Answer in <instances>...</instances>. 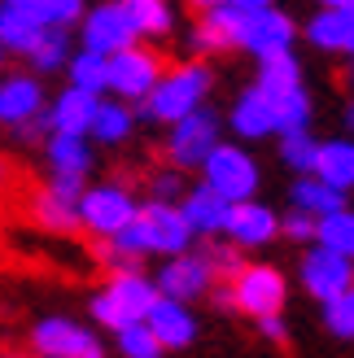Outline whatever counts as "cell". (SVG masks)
I'll list each match as a JSON object with an SVG mask.
<instances>
[{"label": "cell", "instance_id": "6da1fadb", "mask_svg": "<svg viewBox=\"0 0 354 358\" xmlns=\"http://www.w3.org/2000/svg\"><path fill=\"white\" fill-rule=\"evenodd\" d=\"M210 87H215V70H210L206 62H184V66H167L162 79H157L149 87V96L140 101V114H145L149 122H171L184 118L192 110H201Z\"/></svg>", "mask_w": 354, "mask_h": 358}, {"label": "cell", "instance_id": "7a4b0ae2", "mask_svg": "<svg viewBox=\"0 0 354 358\" xmlns=\"http://www.w3.org/2000/svg\"><path fill=\"white\" fill-rule=\"evenodd\" d=\"M153 280L145 271H110V280L101 284V289L92 293V301H87V310H92V319L101 328H127L136 324V319H145V310L153 306Z\"/></svg>", "mask_w": 354, "mask_h": 358}, {"label": "cell", "instance_id": "3957f363", "mask_svg": "<svg viewBox=\"0 0 354 358\" xmlns=\"http://www.w3.org/2000/svg\"><path fill=\"white\" fill-rule=\"evenodd\" d=\"M167 70V57L157 48H145V44H127L105 57V92H114L118 101H145L149 87L162 79Z\"/></svg>", "mask_w": 354, "mask_h": 358}, {"label": "cell", "instance_id": "277c9868", "mask_svg": "<svg viewBox=\"0 0 354 358\" xmlns=\"http://www.w3.org/2000/svg\"><path fill=\"white\" fill-rule=\"evenodd\" d=\"M227 293H232V310L262 319V315H285L289 284H285V271L271 266V262H245L241 271L227 280Z\"/></svg>", "mask_w": 354, "mask_h": 358}, {"label": "cell", "instance_id": "5b68a950", "mask_svg": "<svg viewBox=\"0 0 354 358\" xmlns=\"http://www.w3.org/2000/svg\"><path fill=\"white\" fill-rule=\"evenodd\" d=\"M201 184H210L223 201H250V196L258 192V184H262V171H258V162H254V153H245L241 145H219L210 149L206 157H201Z\"/></svg>", "mask_w": 354, "mask_h": 358}, {"label": "cell", "instance_id": "8992f818", "mask_svg": "<svg viewBox=\"0 0 354 358\" xmlns=\"http://www.w3.org/2000/svg\"><path fill=\"white\" fill-rule=\"evenodd\" d=\"M136 196L127 184H118V179H105V184H92L79 192V227L92 231L97 241L114 236L118 227H127L136 219Z\"/></svg>", "mask_w": 354, "mask_h": 358}, {"label": "cell", "instance_id": "52a82bcc", "mask_svg": "<svg viewBox=\"0 0 354 358\" xmlns=\"http://www.w3.org/2000/svg\"><path fill=\"white\" fill-rule=\"evenodd\" d=\"M219 131H223V122H219L215 110H206V105L184 114V118H175L171 131H167V145H162L167 166H175V171L201 166V157L219 145Z\"/></svg>", "mask_w": 354, "mask_h": 358}, {"label": "cell", "instance_id": "ba28073f", "mask_svg": "<svg viewBox=\"0 0 354 358\" xmlns=\"http://www.w3.org/2000/svg\"><path fill=\"white\" fill-rule=\"evenodd\" d=\"M136 227L145 236V249L149 254H162V258H175V254H188L192 249V227L180 214V201H149L136 206Z\"/></svg>", "mask_w": 354, "mask_h": 358}, {"label": "cell", "instance_id": "9c48e42d", "mask_svg": "<svg viewBox=\"0 0 354 358\" xmlns=\"http://www.w3.org/2000/svg\"><path fill=\"white\" fill-rule=\"evenodd\" d=\"M31 345L40 358H105V345L92 328L75 324L66 315H48L31 328Z\"/></svg>", "mask_w": 354, "mask_h": 358}, {"label": "cell", "instance_id": "30bf717a", "mask_svg": "<svg viewBox=\"0 0 354 358\" xmlns=\"http://www.w3.org/2000/svg\"><path fill=\"white\" fill-rule=\"evenodd\" d=\"M297 280H302V289L324 306V301L341 297L354 284V258H341V254H332L324 245H306L302 266H297Z\"/></svg>", "mask_w": 354, "mask_h": 358}, {"label": "cell", "instance_id": "8fae6325", "mask_svg": "<svg viewBox=\"0 0 354 358\" xmlns=\"http://www.w3.org/2000/svg\"><path fill=\"white\" fill-rule=\"evenodd\" d=\"M293 17L280 13V9H241V22H236V48L241 52H254V57H262V52H276V48H289L293 44Z\"/></svg>", "mask_w": 354, "mask_h": 358}, {"label": "cell", "instance_id": "7c38bea8", "mask_svg": "<svg viewBox=\"0 0 354 358\" xmlns=\"http://www.w3.org/2000/svg\"><path fill=\"white\" fill-rule=\"evenodd\" d=\"M153 289L162 293V297H175V301H197V297H210L215 275H210V266L201 262L197 249H188V254H175V258L162 262Z\"/></svg>", "mask_w": 354, "mask_h": 358}, {"label": "cell", "instance_id": "4fadbf2b", "mask_svg": "<svg viewBox=\"0 0 354 358\" xmlns=\"http://www.w3.org/2000/svg\"><path fill=\"white\" fill-rule=\"evenodd\" d=\"M223 236L232 241L241 254H250V249H267L271 241H280V214L271 206H262V201H236L232 214H227V227H223Z\"/></svg>", "mask_w": 354, "mask_h": 358}, {"label": "cell", "instance_id": "5bb4252c", "mask_svg": "<svg viewBox=\"0 0 354 358\" xmlns=\"http://www.w3.org/2000/svg\"><path fill=\"white\" fill-rule=\"evenodd\" d=\"M145 328L157 336L162 350H188L197 341V315L188 310V301H175V297H153V306L145 310Z\"/></svg>", "mask_w": 354, "mask_h": 358}, {"label": "cell", "instance_id": "9a60e30c", "mask_svg": "<svg viewBox=\"0 0 354 358\" xmlns=\"http://www.w3.org/2000/svg\"><path fill=\"white\" fill-rule=\"evenodd\" d=\"M140 35L132 27V17L122 13V5H97L92 13L83 17V48L87 52H101V57H110V52L136 44Z\"/></svg>", "mask_w": 354, "mask_h": 358}, {"label": "cell", "instance_id": "2e32d148", "mask_svg": "<svg viewBox=\"0 0 354 358\" xmlns=\"http://www.w3.org/2000/svg\"><path fill=\"white\" fill-rule=\"evenodd\" d=\"M180 214L188 219L192 236H223L227 214H232V201H223V196L210 188V184H197V188H184Z\"/></svg>", "mask_w": 354, "mask_h": 358}, {"label": "cell", "instance_id": "e0dca14e", "mask_svg": "<svg viewBox=\"0 0 354 358\" xmlns=\"http://www.w3.org/2000/svg\"><path fill=\"white\" fill-rule=\"evenodd\" d=\"M35 114H44V83L35 75H5L0 79V122L17 127Z\"/></svg>", "mask_w": 354, "mask_h": 358}, {"label": "cell", "instance_id": "ac0fdd59", "mask_svg": "<svg viewBox=\"0 0 354 358\" xmlns=\"http://www.w3.org/2000/svg\"><path fill=\"white\" fill-rule=\"evenodd\" d=\"M44 157H48L52 175H79V179H87V171H92V145H87V136L48 131L44 136Z\"/></svg>", "mask_w": 354, "mask_h": 358}, {"label": "cell", "instance_id": "d6986e66", "mask_svg": "<svg viewBox=\"0 0 354 358\" xmlns=\"http://www.w3.org/2000/svg\"><path fill=\"white\" fill-rule=\"evenodd\" d=\"M97 92H83V87H66V92L48 105V131H70V136H87V122L97 114Z\"/></svg>", "mask_w": 354, "mask_h": 358}, {"label": "cell", "instance_id": "ffe728a7", "mask_svg": "<svg viewBox=\"0 0 354 358\" xmlns=\"http://www.w3.org/2000/svg\"><path fill=\"white\" fill-rule=\"evenodd\" d=\"M227 122H232V131L241 140H267L276 136V118H271V101L258 92V87H245V92L236 96L232 114H227Z\"/></svg>", "mask_w": 354, "mask_h": 358}, {"label": "cell", "instance_id": "44dd1931", "mask_svg": "<svg viewBox=\"0 0 354 358\" xmlns=\"http://www.w3.org/2000/svg\"><path fill=\"white\" fill-rule=\"evenodd\" d=\"M311 175L324 179L328 188L350 192L354 188V140H324V145H315Z\"/></svg>", "mask_w": 354, "mask_h": 358}, {"label": "cell", "instance_id": "7402d4cb", "mask_svg": "<svg viewBox=\"0 0 354 358\" xmlns=\"http://www.w3.org/2000/svg\"><path fill=\"white\" fill-rule=\"evenodd\" d=\"M306 40L324 52H341V57H354V13L350 9H324L311 17Z\"/></svg>", "mask_w": 354, "mask_h": 358}, {"label": "cell", "instance_id": "603a6c76", "mask_svg": "<svg viewBox=\"0 0 354 358\" xmlns=\"http://www.w3.org/2000/svg\"><path fill=\"white\" fill-rule=\"evenodd\" d=\"M258 92H289V87H302V62L293 57L289 48H276V52H262L258 57Z\"/></svg>", "mask_w": 354, "mask_h": 358}, {"label": "cell", "instance_id": "cb8c5ba5", "mask_svg": "<svg viewBox=\"0 0 354 358\" xmlns=\"http://www.w3.org/2000/svg\"><path fill=\"white\" fill-rule=\"evenodd\" d=\"M289 201H293V210H306V214H315V219H324V214L350 206L341 188H328L324 179H315V175H297V179H293Z\"/></svg>", "mask_w": 354, "mask_h": 358}, {"label": "cell", "instance_id": "d4e9b609", "mask_svg": "<svg viewBox=\"0 0 354 358\" xmlns=\"http://www.w3.org/2000/svg\"><path fill=\"white\" fill-rule=\"evenodd\" d=\"M136 127V114L127 101H97V114L87 122V136L97 140V145H122V140L132 136Z\"/></svg>", "mask_w": 354, "mask_h": 358}, {"label": "cell", "instance_id": "484cf974", "mask_svg": "<svg viewBox=\"0 0 354 358\" xmlns=\"http://www.w3.org/2000/svg\"><path fill=\"white\" fill-rule=\"evenodd\" d=\"M262 96H267V92H262ZM267 101H271V118H276V136L311 127V96H306V87H289V92H276Z\"/></svg>", "mask_w": 354, "mask_h": 358}, {"label": "cell", "instance_id": "4316f807", "mask_svg": "<svg viewBox=\"0 0 354 358\" xmlns=\"http://www.w3.org/2000/svg\"><path fill=\"white\" fill-rule=\"evenodd\" d=\"M70 57V40H66V27H44L40 40L27 48V62L35 75H52V70H62Z\"/></svg>", "mask_w": 354, "mask_h": 358}, {"label": "cell", "instance_id": "83f0119b", "mask_svg": "<svg viewBox=\"0 0 354 358\" xmlns=\"http://www.w3.org/2000/svg\"><path fill=\"white\" fill-rule=\"evenodd\" d=\"M40 22H35L31 13H22V9H13V5H0V48L5 52H22L27 57V48L40 40Z\"/></svg>", "mask_w": 354, "mask_h": 358}, {"label": "cell", "instance_id": "f1b7e54d", "mask_svg": "<svg viewBox=\"0 0 354 358\" xmlns=\"http://www.w3.org/2000/svg\"><path fill=\"white\" fill-rule=\"evenodd\" d=\"M315 245H324V249H332V254H341V258H354V210L341 206V210L324 214L320 227H315Z\"/></svg>", "mask_w": 354, "mask_h": 358}, {"label": "cell", "instance_id": "f546056e", "mask_svg": "<svg viewBox=\"0 0 354 358\" xmlns=\"http://www.w3.org/2000/svg\"><path fill=\"white\" fill-rule=\"evenodd\" d=\"M122 13L132 17L136 35H149V40H162L171 31V5L167 0H118Z\"/></svg>", "mask_w": 354, "mask_h": 358}, {"label": "cell", "instance_id": "4dcf8cb0", "mask_svg": "<svg viewBox=\"0 0 354 358\" xmlns=\"http://www.w3.org/2000/svg\"><path fill=\"white\" fill-rule=\"evenodd\" d=\"M5 5L31 13L40 27H75L83 17V0H5Z\"/></svg>", "mask_w": 354, "mask_h": 358}, {"label": "cell", "instance_id": "1f68e13d", "mask_svg": "<svg viewBox=\"0 0 354 358\" xmlns=\"http://www.w3.org/2000/svg\"><path fill=\"white\" fill-rule=\"evenodd\" d=\"M201 254V262L210 266V275H215V284H227L241 266H245V258H241V249L232 245V241H219V236H206V245L197 249Z\"/></svg>", "mask_w": 354, "mask_h": 358}, {"label": "cell", "instance_id": "d6a6232c", "mask_svg": "<svg viewBox=\"0 0 354 358\" xmlns=\"http://www.w3.org/2000/svg\"><path fill=\"white\" fill-rule=\"evenodd\" d=\"M35 219H40V227H48V231H79V206L62 201V196H52L44 188L35 196Z\"/></svg>", "mask_w": 354, "mask_h": 358}, {"label": "cell", "instance_id": "836d02e7", "mask_svg": "<svg viewBox=\"0 0 354 358\" xmlns=\"http://www.w3.org/2000/svg\"><path fill=\"white\" fill-rule=\"evenodd\" d=\"M66 70H70V87H83V92H105V57L101 52H87L79 48L75 57H66Z\"/></svg>", "mask_w": 354, "mask_h": 358}, {"label": "cell", "instance_id": "e575fe53", "mask_svg": "<svg viewBox=\"0 0 354 358\" xmlns=\"http://www.w3.org/2000/svg\"><path fill=\"white\" fill-rule=\"evenodd\" d=\"M114 336H118V354H122V358H162V354H167L162 345H157V336L145 328V319H136V324L118 328Z\"/></svg>", "mask_w": 354, "mask_h": 358}, {"label": "cell", "instance_id": "d590c367", "mask_svg": "<svg viewBox=\"0 0 354 358\" xmlns=\"http://www.w3.org/2000/svg\"><path fill=\"white\" fill-rule=\"evenodd\" d=\"M315 140L311 131H285L280 136V162H285L289 171H297V175H311V162H315Z\"/></svg>", "mask_w": 354, "mask_h": 358}, {"label": "cell", "instance_id": "8d00e7d4", "mask_svg": "<svg viewBox=\"0 0 354 358\" xmlns=\"http://www.w3.org/2000/svg\"><path fill=\"white\" fill-rule=\"evenodd\" d=\"M324 324H328L332 336H341V341H354V284H350L341 297L324 301Z\"/></svg>", "mask_w": 354, "mask_h": 358}, {"label": "cell", "instance_id": "74e56055", "mask_svg": "<svg viewBox=\"0 0 354 358\" xmlns=\"http://www.w3.org/2000/svg\"><path fill=\"white\" fill-rule=\"evenodd\" d=\"M315 227H320V219L306 210H289L285 219H280V236L293 241V245H315Z\"/></svg>", "mask_w": 354, "mask_h": 358}, {"label": "cell", "instance_id": "f35d334b", "mask_svg": "<svg viewBox=\"0 0 354 358\" xmlns=\"http://www.w3.org/2000/svg\"><path fill=\"white\" fill-rule=\"evenodd\" d=\"M184 188H188L184 171H175V166H162V171L149 175V196H153V201H180Z\"/></svg>", "mask_w": 354, "mask_h": 358}, {"label": "cell", "instance_id": "ab89813d", "mask_svg": "<svg viewBox=\"0 0 354 358\" xmlns=\"http://www.w3.org/2000/svg\"><path fill=\"white\" fill-rule=\"evenodd\" d=\"M17 140H22V145H40V140L48 136V118L44 114H35V118H27V122H17Z\"/></svg>", "mask_w": 354, "mask_h": 358}, {"label": "cell", "instance_id": "60d3db41", "mask_svg": "<svg viewBox=\"0 0 354 358\" xmlns=\"http://www.w3.org/2000/svg\"><path fill=\"white\" fill-rule=\"evenodd\" d=\"M254 324H258V332L267 336V341H285V336H289L285 315H262V319H254Z\"/></svg>", "mask_w": 354, "mask_h": 358}, {"label": "cell", "instance_id": "b9f144b4", "mask_svg": "<svg viewBox=\"0 0 354 358\" xmlns=\"http://www.w3.org/2000/svg\"><path fill=\"white\" fill-rule=\"evenodd\" d=\"M223 5H232V9H245V13H250V9H267L271 0H223Z\"/></svg>", "mask_w": 354, "mask_h": 358}, {"label": "cell", "instance_id": "7bdbcfd3", "mask_svg": "<svg viewBox=\"0 0 354 358\" xmlns=\"http://www.w3.org/2000/svg\"><path fill=\"white\" fill-rule=\"evenodd\" d=\"M188 5L197 9V13H206V9H215V5H223V0H188Z\"/></svg>", "mask_w": 354, "mask_h": 358}, {"label": "cell", "instance_id": "ee69618b", "mask_svg": "<svg viewBox=\"0 0 354 358\" xmlns=\"http://www.w3.org/2000/svg\"><path fill=\"white\" fill-rule=\"evenodd\" d=\"M324 5H328V9H350V13H354V0H324Z\"/></svg>", "mask_w": 354, "mask_h": 358}, {"label": "cell", "instance_id": "f6af8a7d", "mask_svg": "<svg viewBox=\"0 0 354 358\" xmlns=\"http://www.w3.org/2000/svg\"><path fill=\"white\" fill-rule=\"evenodd\" d=\"M9 184V162H0V188Z\"/></svg>", "mask_w": 354, "mask_h": 358}, {"label": "cell", "instance_id": "bcb514c9", "mask_svg": "<svg viewBox=\"0 0 354 358\" xmlns=\"http://www.w3.org/2000/svg\"><path fill=\"white\" fill-rule=\"evenodd\" d=\"M346 122H350V127H354V101L346 105Z\"/></svg>", "mask_w": 354, "mask_h": 358}, {"label": "cell", "instance_id": "7dc6e473", "mask_svg": "<svg viewBox=\"0 0 354 358\" xmlns=\"http://www.w3.org/2000/svg\"><path fill=\"white\" fill-rule=\"evenodd\" d=\"M0 57H5V48H0Z\"/></svg>", "mask_w": 354, "mask_h": 358}]
</instances>
